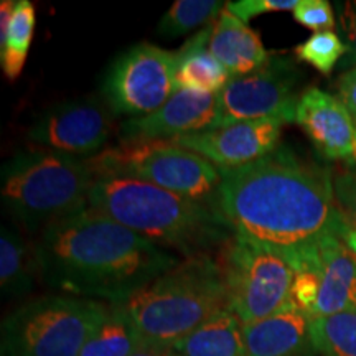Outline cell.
Returning a JSON list of instances; mask_svg holds the SVG:
<instances>
[{
	"mask_svg": "<svg viewBox=\"0 0 356 356\" xmlns=\"http://www.w3.org/2000/svg\"><path fill=\"white\" fill-rule=\"evenodd\" d=\"M88 207L185 257L210 256L234 236L215 203L180 197L131 177L96 175Z\"/></svg>",
	"mask_w": 356,
	"mask_h": 356,
	"instance_id": "3",
	"label": "cell"
},
{
	"mask_svg": "<svg viewBox=\"0 0 356 356\" xmlns=\"http://www.w3.org/2000/svg\"><path fill=\"white\" fill-rule=\"evenodd\" d=\"M332 184L338 210L353 231L356 229V162L332 173Z\"/></svg>",
	"mask_w": 356,
	"mask_h": 356,
	"instance_id": "26",
	"label": "cell"
},
{
	"mask_svg": "<svg viewBox=\"0 0 356 356\" xmlns=\"http://www.w3.org/2000/svg\"><path fill=\"white\" fill-rule=\"evenodd\" d=\"M226 3L216 0H177L159 22L160 37L178 38L218 19Z\"/></svg>",
	"mask_w": 356,
	"mask_h": 356,
	"instance_id": "23",
	"label": "cell"
},
{
	"mask_svg": "<svg viewBox=\"0 0 356 356\" xmlns=\"http://www.w3.org/2000/svg\"><path fill=\"white\" fill-rule=\"evenodd\" d=\"M122 305L147 345L175 346L229 309V297L220 261L195 256L178 261Z\"/></svg>",
	"mask_w": 356,
	"mask_h": 356,
	"instance_id": "4",
	"label": "cell"
},
{
	"mask_svg": "<svg viewBox=\"0 0 356 356\" xmlns=\"http://www.w3.org/2000/svg\"><path fill=\"white\" fill-rule=\"evenodd\" d=\"M282 124L277 119L241 121L177 137L172 142L200 154L221 170H234L273 154L279 145Z\"/></svg>",
	"mask_w": 356,
	"mask_h": 356,
	"instance_id": "12",
	"label": "cell"
},
{
	"mask_svg": "<svg viewBox=\"0 0 356 356\" xmlns=\"http://www.w3.org/2000/svg\"><path fill=\"white\" fill-rule=\"evenodd\" d=\"M35 24V7L30 0H17L13 8L7 37L0 42V65L7 79L15 81L24 71L30 44H32Z\"/></svg>",
	"mask_w": 356,
	"mask_h": 356,
	"instance_id": "22",
	"label": "cell"
},
{
	"mask_svg": "<svg viewBox=\"0 0 356 356\" xmlns=\"http://www.w3.org/2000/svg\"><path fill=\"white\" fill-rule=\"evenodd\" d=\"M300 71L289 58H269L252 73L229 79L220 92L221 126L256 119L296 122Z\"/></svg>",
	"mask_w": 356,
	"mask_h": 356,
	"instance_id": "10",
	"label": "cell"
},
{
	"mask_svg": "<svg viewBox=\"0 0 356 356\" xmlns=\"http://www.w3.org/2000/svg\"><path fill=\"white\" fill-rule=\"evenodd\" d=\"M296 122L325 159L356 162V121L338 96L318 88L302 92Z\"/></svg>",
	"mask_w": 356,
	"mask_h": 356,
	"instance_id": "14",
	"label": "cell"
},
{
	"mask_svg": "<svg viewBox=\"0 0 356 356\" xmlns=\"http://www.w3.org/2000/svg\"><path fill=\"white\" fill-rule=\"evenodd\" d=\"M113 121L108 104L79 97L53 106L40 115L26 136L47 150L92 159L108 144Z\"/></svg>",
	"mask_w": 356,
	"mask_h": 356,
	"instance_id": "11",
	"label": "cell"
},
{
	"mask_svg": "<svg viewBox=\"0 0 356 356\" xmlns=\"http://www.w3.org/2000/svg\"><path fill=\"white\" fill-rule=\"evenodd\" d=\"M96 175L131 177L180 197L215 203L221 168L172 140L121 142L89 159Z\"/></svg>",
	"mask_w": 356,
	"mask_h": 356,
	"instance_id": "7",
	"label": "cell"
},
{
	"mask_svg": "<svg viewBox=\"0 0 356 356\" xmlns=\"http://www.w3.org/2000/svg\"><path fill=\"white\" fill-rule=\"evenodd\" d=\"M312 335L322 356H356V312L314 318Z\"/></svg>",
	"mask_w": 356,
	"mask_h": 356,
	"instance_id": "24",
	"label": "cell"
},
{
	"mask_svg": "<svg viewBox=\"0 0 356 356\" xmlns=\"http://www.w3.org/2000/svg\"><path fill=\"white\" fill-rule=\"evenodd\" d=\"M132 356H180L175 346H160V345H144Z\"/></svg>",
	"mask_w": 356,
	"mask_h": 356,
	"instance_id": "31",
	"label": "cell"
},
{
	"mask_svg": "<svg viewBox=\"0 0 356 356\" xmlns=\"http://www.w3.org/2000/svg\"><path fill=\"white\" fill-rule=\"evenodd\" d=\"M312 320L291 302L270 317L243 325L246 356H315Z\"/></svg>",
	"mask_w": 356,
	"mask_h": 356,
	"instance_id": "15",
	"label": "cell"
},
{
	"mask_svg": "<svg viewBox=\"0 0 356 356\" xmlns=\"http://www.w3.org/2000/svg\"><path fill=\"white\" fill-rule=\"evenodd\" d=\"M337 89L338 97H340L356 121V66L341 74L337 83Z\"/></svg>",
	"mask_w": 356,
	"mask_h": 356,
	"instance_id": "30",
	"label": "cell"
},
{
	"mask_svg": "<svg viewBox=\"0 0 356 356\" xmlns=\"http://www.w3.org/2000/svg\"><path fill=\"white\" fill-rule=\"evenodd\" d=\"M228 287L229 309L243 325L264 320L291 304L292 251L233 236L218 257Z\"/></svg>",
	"mask_w": 356,
	"mask_h": 356,
	"instance_id": "8",
	"label": "cell"
},
{
	"mask_svg": "<svg viewBox=\"0 0 356 356\" xmlns=\"http://www.w3.org/2000/svg\"><path fill=\"white\" fill-rule=\"evenodd\" d=\"M300 0H238V2H226V8L234 13L239 20L248 24L249 20L261 13L296 10Z\"/></svg>",
	"mask_w": 356,
	"mask_h": 356,
	"instance_id": "28",
	"label": "cell"
},
{
	"mask_svg": "<svg viewBox=\"0 0 356 356\" xmlns=\"http://www.w3.org/2000/svg\"><path fill=\"white\" fill-rule=\"evenodd\" d=\"M340 24L343 30L348 55L345 66H356V2H345L340 8Z\"/></svg>",
	"mask_w": 356,
	"mask_h": 356,
	"instance_id": "29",
	"label": "cell"
},
{
	"mask_svg": "<svg viewBox=\"0 0 356 356\" xmlns=\"http://www.w3.org/2000/svg\"><path fill=\"white\" fill-rule=\"evenodd\" d=\"M95 181L89 159L53 150H22L0 172L2 207L30 233L84 210Z\"/></svg>",
	"mask_w": 356,
	"mask_h": 356,
	"instance_id": "5",
	"label": "cell"
},
{
	"mask_svg": "<svg viewBox=\"0 0 356 356\" xmlns=\"http://www.w3.org/2000/svg\"><path fill=\"white\" fill-rule=\"evenodd\" d=\"M345 241H346V244H348V248L355 252V256H356V229L350 231L348 236H346V238H345Z\"/></svg>",
	"mask_w": 356,
	"mask_h": 356,
	"instance_id": "32",
	"label": "cell"
},
{
	"mask_svg": "<svg viewBox=\"0 0 356 356\" xmlns=\"http://www.w3.org/2000/svg\"><path fill=\"white\" fill-rule=\"evenodd\" d=\"M345 55H348V47L333 30L310 35L304 43L296 47L297 60L322 74H330Z\"/></svg>",
	"mask_w": 356,
	"mask_h": 356,
	"instance_id": "25",
	"label": "cell"
},
{
	"mask_svg": "<svg viewBox=\"0 0 356 356\" xmlns=\"http://www.w3.org/2000/svg\"><path fill=\"white\" fill-rule=\"evenodd\" d=\"M213 24L186 40L175 53V88L198 92H221L231 74L208 48Z\"/></svg>",
	"mask_w": 356,
	"mask_h": 356,
	"instance_id": "18",
	"label": "cell"
},
{
	"mask_svg": "<svg viewBox=\"0 0 356 356\" xmlns=\"http://www.w3.org/2000/svg\"><path fill=\"white\" fill-rule=\"evenodd\" d=\"M180 356H246L243 323L226 309L178 341Z\"/></svg>",
	"mask_w": 356,
	"mask_h": 356,
	"instance_id": "19",
	"label": "cell"
},
{
	"mask_svg": "<svg viewBox=\"0 0 356 356\" xmlns=\"http://www.w3.org/2000/svg\"><path fill=\"white\" fill-rule=\"evenodd\" d=\"M147 345L122 304H109V312L79 356H132Z\"/></svg>",
	"mask_w": 356,
	"mask_h": 356,
	"instance_id": "21",
	"label": "cell"
},
{
	"mask_svg": "<svg viewBox=\"0 0 356 356\" xmlns=\"http://www.w3.org/2000/svg\"><path fill=\"white\" fill-rule=\"evenodd\" d=\"M320 267V293L312 317L356 312V256L340 236H325L315 244Z\"/></svg>",
	"mask_w": 356,
	"mask_h": 356,
	"instance_id": "16",
	"label": "cell"
},
{
	"mask_svg": "<svg viewBox=\"0 0 356 356\" xmlns=\"http://www.w3.org/2000/svg\"><path fill=\"white\" fill-rule=\"evenodd\" d=\"M221 126L220 92H198L177 89L154 114L127 119L121 126V142L173 140Z\"/></svg>",
	"mask_w": 356,
	"mask_h": 356,
	"instance_id": "13",
	"label": "cell"
},
{
	"mask_svg": "<svg viewBox=\"0 0 356 356\" xmlns=\"http://www.w3.org/2000/svg\"><path fill=\"white\" fill-rule=\"evenodd\" d=\"M40 275L35 248L22 234L3 226L0 233V291L3 299H19L30 293Z\"/></svg>",
	"mask_w": 356,
	"mask_h": 356,
	"instance_id": "20",
	"label": "cell"
},
{
	"mask_svg": "<svg viewBox=\"0 0 356 356\" xmlns=\"http://www.w3.org/2000/svg\"><path fill=\"white\" fill-rule=\"evenodd\" d=\"M175 53L157 44L137 43L115 58L104 84L102 95L114 115L139 119L154 114L177 91Z\"/></svg>",
	"mask_w": 356,
	"mask_h": 356,
	"instance_id": "9",
	"label": "cell"
},
{
	"mask_svg": "<svg viewBox=\"0 0 356 356\" xmlns=\"http://www.w3.org/2000/svg\"><path fill=\"white\" fill-rule=\"evenodd\" d=\"M216 207L236 236L284 251L312 246L325 236L346 238L332 172L275 149L234 170H221Z\"/></svg>",
	"mask_w": 356,
	"mask_h": 356,
	"instance_id": "1",
	"label": "cell"
},
{
	"mask_svg": "<svg viewBox=\"0 0 356 356\" xmlns=\"http://www.w3.org/2000/svg\"><path fill=\"white\" fill-rule=\"evenodd\" d=\"M208 48L213 56L228 70L231 78L259 70L270 58L259 35L239 20L234 13H231L226 6L213 22Z\"/></svg>",
	"mask_w": 356,
	"mask_h": 356,
	"instance_id": "17",
	"label": "cell"
},
{
	"mask_svg": "<svg viewBox=\"0 0 356 356\" xmlns=\"http://www.w3.org/2000/svg\"><path fill=\"white\" fill-rule=\"evenodd\" d=\"M40 277L70 296L124 304L177 257L86 207L44 228L35 243Z\"/></svg>",
	"mask_w": 356,
	"mask_h": 356,
	"instance_id": "2",
	"label": "cell"
},
{
	"mask_svg": "<svg viewBox=\"0 0 356 356\" xmlns=\"http://www.w3.org/2000/svg\"><path fill=\"white\" fill-rule=\"evenodd\" d=\"M109 312L106 302L44 296L8 314L2 323V356H79Z\"/></svg>",
	"mask_w": 356,
	"mask_h": 356,
	"instance_id": "6",
	"label": "cell"
},
{
	"mask_svg": "<svg viewBox=\"0 0 356 356\" xmlns=\"http://www.w3.org/2000/svg\"><path fill=\"white\" fill-rule=\"evenodd\" d=\"M292 13L296 22L315 33L327 32L335 26V13L328 0H300Z\"/></svg>",
	"mask_w": 356,
	"mask_h": 356,
	"instance_id": "27",
	"label": "cell"
}]
</instances>
